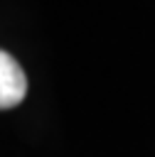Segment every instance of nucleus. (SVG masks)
<instances>
[{
	"mask_svg": "<svg viewBox=\"0 0 155 157\" xmlns=\"http://www.w3.org/2000/svg\"><path fill=\"white\" fill-rule=\"evenodd\" d=\"M27 93V78L17 59L0 49V110L15 108Z\"/></svg>",
	"mask_w": 155,
	"mask_h": 157,
	"instance_id": "nucleus-1",
	"label": "nucleus"
}]
</instances>
